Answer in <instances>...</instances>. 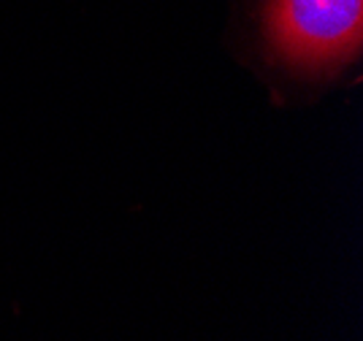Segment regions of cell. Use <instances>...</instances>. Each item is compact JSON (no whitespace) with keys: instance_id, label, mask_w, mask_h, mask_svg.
I'll list each match as a JSON object with an SVG mask.
<instances>
[{"instance_id":"6da1fadb","label":"cell","mask_w":363,"mask_h":341,"mask_svg":"<svg viewBox=\"0 0 363 341\" xmlns=\"http://www.w3.org/2000/svg\"><path fill=\"white\" fill-rule=\"evenodd\" d=\"M363 0H266L274 55L301 74L336 71L361 46Z\"/></svg>"}]
</instances>
